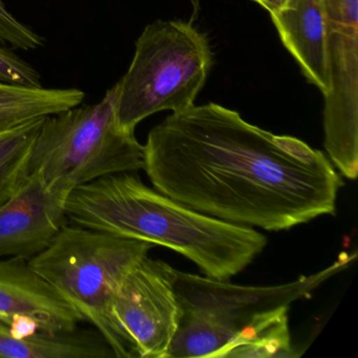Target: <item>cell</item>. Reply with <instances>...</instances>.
<instances>
[{"label":"cell","mask_w":358,"mask_h":358,"mask_svg":"<svg viewBox=\"0 0 358 358\" xmlns=\"http://www.w3.org/2000/svg\"><path fill=\"white\" fill-rule=\"evenodd\" d=\"M144 167L155 189L215 219L268 231L336 213L343 186L320 150L215 103L169 115L150 129Z\"/></svg>","instance_id":"6da1fadb"},{"label":"cell","mask_w":358,"mask_h":358,"mask_svg":"<svg viewBox=\"0 0 358 358\" xmlns=\"http://www.w3.org/2000/svg\"><path fill=\"white\" fill-rule=\"evenodd\" d=\"M64 210L74 225L177 251L213 280L240 273L267 245L252 227L194 210L146 186L136 171L78 186Z\"/></svg>","instance_id":"7a4b0ae2"},{"label":"cell","mask_w":358,"mask_h":358,"mask_svg":"<svg viewBox=\"0 0 358 358\" xmlns=\"http://www.w3.org/2000/svg\"><path fill=\"white\" fill-rule=\"evenodd\" d=\"M118 94L117 83L97 103L45 117L33 146L29 175L37 176L66 200L83 184L143 169V145L119 123Z\"/></svg>","instance_id":"3957f363"},{"label":"cell","mask_w":358,"mask_h":358,"mask_svg":"<svg viewBox=\"0 0 358 358\" xmlns=\"http://www.w3.org/2000/svg\"><path fill=\"white\" fill-rule=\"evenodd\" d=\"M356 255L341 253L317 273L271 287L238 286L177 270L179 324L165 358L215 357L255 316L309 297L322 282L347 269Z\"/></svg>","instance_id":"277c9868"},{"label":"cell","mask_w":358,"mask_h":358,"mask_svg":"<svg viewBox=\"0 0 358 358\" xmlns=\"http://www.w3.org/2000/svg\"><path fill=\"white\" fill-rule=\"evenodd\" d=\"M213 66L208 37L192 22L156 20L146 26L129 70L118 81L121 127L135 133L141 121L156 113L194 106Z\"/></svg>","instance_id":"5b68a950"},{"label":"cell","mask_w":358,"mask_h":358,"mask_svg":"<svg viewBox=\"0 0 358 358\" xmlns=\"http://www.w3.org/2000/svg\"><path fill=\"white\" fill-rule=\"evenodd\" d=\"M154 246L66 223L29 263L83 322L95 327L115 357L121 358L120 341L110 312L113 296L127 272Z\"/></svg>","instance_id":"8992f818"},{"label":"cell","mask_w":358,"mask_h":358,"mask_svg":"<svg viewBox=\"0 0 358 358\" xmlns=\"http://www.w3.org/2000/svg\"><path fill=\"white\" fill-rule=\"evenodd\" d=\"M330 90L324 96V150L350 180L358 176V0H324Z\"/></svg>","instance_id":"52a82bcc"},{"label":"cell","mask_w":358,"mask_h":358,"mask_svg":"<svg viewBox=\"0 0 358 358\" xmlns=\"http://www.w3.org/2000/svg\"><path fill=\"white\" fill-rule=\"evenodd\" d=\"M177 269L148 255L123 278L110 312L121 358H165L179 324L175 292Z\"/></svg>","instance_id":"ba28073f"},{"label":"cell","mask_w":358,"mask_h":358,"mask_svg":"<svg viewBox=\"0 0 358 358\" xmlns=\"http://www.w3.org/2000/svg\"><path fill=\"white\" fill-rule=\"evenodd\" d=\"M66 200L37 176L0 207V257L30 259L43 251L68 223Z\"/></svg>","instance_id":"9c48e42d"},{"label":"cell","mask_w":358,"mask_h":358,"mask_svg":"<svg viewBox=\"0 0 358 358\" xmlns=\"http://www.w3.org/2000/svg\"><path fill=\"white\" fill-rule=\"evenodd\" d=\"M17 315L37 320L41 331L71 332L83 322L72 306L29 263L28 259H0V322L9 326Z\"/></svg>","instance_id":"30bf717a"},{"label":"cell","mask_w":358,"mask_h":358,"mask_svg":"<svg viewBox=\"0 0 358 358\" xmlns=\"http://www.w3.org/2000/svg\"><path fill=\"white\" fill-rule=\"evenodd\" d=\"M284 47L301 74L322 95L330 90L326 58L327 18L324 0H287L270 15Z\"/></svg>","instance_id":"8fae6325"},{"label":"cell","mask_w":358,"mask_h":358,"mask_svg":"<svg viewBox=\"0 0 358 358\" xmlns=\"http://www.w3.org/2000/svg\"><path fill=\"white\" fill-rule=\"evenodd\" d=\"M99 332L76 330L64 333L39 331L24 339H14L9 327L0 322V357L106 358L115 357Z\"/></svg>","instance_id":"7c38bea8"},{"label":"cell","mask_w":358,"mask_h":358,"mask_svg":"<svg viewBox=\"0 0 358 358\" xmlns=\"http://www.w3.org/2000/svg\"><path fill=\"white\" fill-rule=\"evenodd\" d=\"M81 90L27 87L0 81V133L83 103Z\"/></svg>","instance_id":"4fadbf2b"},{"label":"cell","mask_w":358,"mask_h":358,"mask_svg":"<svg viewBox=\"0 0 358 358\" xmlns=\"http://www.w3.org/2000/svg\"><path fill=\"white\" fill-rule=\"evenodd\" d=\"M289 307L262 312L213 358H293Z\"/></svg>","instance_id":"5bb4252c"},{"label":"cell","mask_w":358,"mask_h":358,"mask_svg":"<svg viewBox=\"0 0 358 358\" xmlns=\"http://www.w3.org/2000/svg\"><path fill=\"white\" fill-rule=\"evenodd\" d=\"M43 118L0 133V207L13 198L29 178V163Z\"/></svg>","instance_id":"9a60e30c"},{"label":"cell","mask_w":358,"mask_h":358,"mask_svg":"<svg viewBox=\"0 0 358 358\" xmlns=\"http://www.w3.org/2000/svg\"><path fill=\"white\" fill-rule=\"evenodd\" d=\"M45 43L43 36L22 24L0 0V47L29 52L45 47Z\"/></svg>","instance_id":"2e32d148"},{"label":"cell","mask_w":358,"mask_h":358,"mask_svg":"<svg viewBox=\"0 0 358 358\" xmlns=\"http://www.w3.org/2000/svg\"><path fill=\"white\" fill-rule=\"evenodd\" d=\"M0 81L27 87H43L38 71L5 47H0Z\"/></svg>","instance_id":"e0dca14e"},{"label":"cell","mask_w":358,"mask_h":358,"mask_svg":"<svg viewBox=\"0 0 358 358\" xmlns=\"http://www.w3.org/2000/svg\"><path fill=\"white\" fill-rule=\"evenodd\" d=\"M8 327H9L10 335L14 339H24L41 331V327L37 320L27 315L14 316Z\"/></svg>","instance_id":"ac0fdd59"},{"label":"cell","mask_w":358,"mask_h":358,"mask_svg":"<svg viewBox=\"0 0 358 358\" xmlns=\"http://www.w3.org/2000/svg\"><path fill=\"white\" fill-rule=\"evenodd\" d=\"M252 1L261 6L270 15H272L285 5L287 0H252Z\"/></svg>","instance_id":"d6986e66"},{"label":"cell","mask_w":358,"mask_h":358,"mask_svg":"<svg viewBox=\"0 0 358 358\" xmlns=\"http://www.w3.org/2000/svg\"><path fill=\"white\" fill-rule=\"evenodd\" d=\"M190 5H192V20H190V22H194V20H196V16L199 15V13H200L201 10V0H189Z\"/></svg>","instance_id":"ffe728a7"}]
</instances>
